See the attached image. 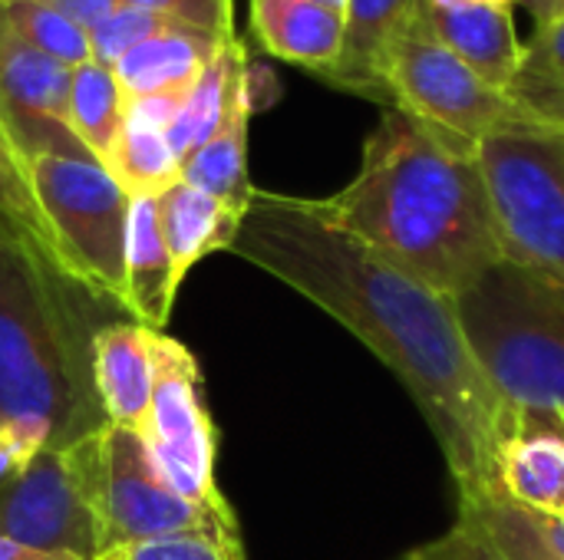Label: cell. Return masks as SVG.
<instances>
[{"mask_svg": "<svg viewBox=\"0 0 564 560\" xmlns=\"http://www.w3.org/2000/svg\"><path fill=\"white\" fill-rule=\"evenodd\" d=\"M558 135H562V142H564V132H558Z\"/></svg>", "mask_w": 564, "mask_h": 560, "instance_id": "40", "label": "cell"}, {"mask_svg": "<svg viewBox=\"0 0 564 560\" xmlns=\"http://www.w3.org/2000/svg\"><path fill=\"white\" fill-rule=\"evenodd\" d=\"M506 261L564 287V142L535 125L489 135L476 149Z\"/></svg>", "mask_w": 564, "mask_h": 560, "instance_id": "7", "label": "cell"}, {"mask_svg": "<svg viewBox=\"0 0 564 560\" xmlns=\"http://www.w3.org/2000/svg\"><path fill=\"white\" fill-rule=\"evenodd\" d=\"M261 46L288 63L327 76L344 53V17L307 0H248Z\"/></svg>", "mask_w": 564, "mask_h": 560, "instance_id": "18", "label": "cell"}, {"mask_svg": "<svg viewBox=\"0 0 564 560\" xmlns=\"http://www.w3.org/2000/svg\"><path fill=\"white\" fill-rule=\"evenodd\" d=\"M126 92L116 73L96 59L83 63L69 76V129L93 162L106 165L122 125H126Z\"/></svg>", "mask_w": 564, "mask_h": 560, "instance_id": "24", "label": "cell"}, {"mask_svg": "<svg viewBox=\"0 0 564 560\" xmlns=\"http://www.w3.org/2000/svg\"><path fill=\"white\" fill-rule=\"evenodd\" d=\"M251 112H254V92L245 96L231 109L225 125L202 149H195L182 162V182H188V185L202 188L205 195L218 198L225 208L238 211L241 218H245V211H248V205L254 198V185H251V172H248Z\"/></svg>", "mask_w": 564, "mask_h": 560, "instance_id": "21", "label": "cell"}, {"mask_svg": "<svg viewBox=\"0 0 564 560\" xmlns=\"http://www.w3.org/2000/svg\"><path fill=\"white\" fill-rule=\"evenodd\" d=\"M20 465H23V462H20V455H17V452L0 439V482H3V479H10Z\"/></svg>", "mask_w": 564, "mask_h": 560, "instance_id": "35", "label": "cell"}, {"mask_svg": "<svg viewBox=\"0 0 564 560\" xmlns=\"http://www.w3.org/2000/svg\"><path fill=\"white\" fill-rule=\"evenodd\" d=\"M152 333L135 320L106 323L89 337L93 389L109 426L142 432L152 399Z\"/></svg>", "mask_w": 564, "mask_h": 560, "instance_id": "13", "label": "cell"}, {"mask_svg": "<svg viewBox=\"0 0 564 560\" xmlns=\"http://www.w3.org/2000/svg\"><path fill=\"white\" fill-rule=\"evenodd\" d=\"M66 281L0 241V439L30 462L106 426Z\"/></svg>", "mask_w": 564, "mask_h": 560, "instance_id": "3", "label": "cell"}, {"mask_svg": "<svg viewBox=\"0 0 564 560\" xmlns=\"http://www.w3.org/2000/svg\"><path fill=\"white\" fill-rule=\"evenodd\" d=\"M397 560H509L502 551H499V545L469 518V515H463L459 512V521L446 531V535H440V538H433V541H426V545H420V548H413V551H406V554H400Z\"/></svg>", "mask_w": 564, "mask_h": 560, "instance_id": "29", "label": "cell"}, {"mask_svg": "<svg viewBox=\"0 0 564 560\" xmlns=\"http://www.w3.org/2000/svg\"><path fill=\"white\" fill-rule=\"evenodd\" d=\"M0 241L17 244L33 261H40L46 271L63 277L50 224H46L43 208L33 191L30 165L10 142L3 125H0Z\"/></svg>", "mask_w": 564, "mask_h": 560, "instance_id": "23", "label": "cell"}, {"mask_svg": "<svg viewBox=\"0 0 564 560\" xmlns=\"http://www.w3.org/2000/svg\"><path fill=\"white\" fill-rule=\"evenodd\" d=\"M86 446L99 558L182 535L212 538L225 548L245 551L238 515L231 508H205L182 498L159 475L139 432L106 422L86 439Z\"/></svg>", "mask_w": 564, "mask_h": 560, "instance_id": "5", "label": "cell"}, {"mask_svg": "<svg viewBox=\"0 0 564 560\" xmlns=\"http://www.w3.org/2000/svg\"><path fill=\"white\" fill-rule=\"evenodd\" d=\"M555 521H562V525H564V515H562V518H555Z\"/></svg>", "mask_w": 564, "mask_h": 560, "instance_id": "39", "label": "cell"}, {"mask_svg": "<svg viewBox=\"0 0 564 560\" xmlns=\"http://www.w3.org/2000/svg\"><path fill=\"white\" fill-rule=\"evenodd\" d=\"M251 92H254L251 63H248L245 43L235 33V36L221 40L212 63L202 69L195 86L185 92V99L165 132L178 162H185L195 149H202L225 125L231 109Z\"/></svg>", "mask_w": 564, "mask_h": 560, "instance_id": "16", "label": "cell"}, {"mask_svg": "<svg viewBox=\"0 0 564 560\" xmlns=\"http://www.w3.org/2000/svg\"><path fill=\"white\" fill-rule=\"evenodd\" d=\"M0 560H86V558H73V554H46V551H33V548H23V545H13V541H3V538H0Z\"/></svg>", "mask_w": 564, "mask_h": 560, "instance_id": "34", "label": "cell"}, {"mask_svg": "<svg viewBox=\"0 0 564 560\" xmlns=\"http://www.w3.org/2000/svg\"><path fill=\"white\" fill-rule=\"evenodd\" d=\"M155 208H159L162 238L169 244L175 274L182 281L202 257L215 251H228L241 224L238 211L225 208L218 198L205 195L188 182H175L169 191H162L155 198Z\"/></svg>", "mask_w": 564, "mask_h": 560, "instance_id": "20", "label": "cell"}, {"mask_svg": "<svg viewBox=\"0 0 564 560\" xmlns=\"http://www.w3.org/2000/svg\"><path fill=\"white\" fill-rule=\"evenodd\" d=\"M506 96L535 129L564 132V13L535 26L522 43V59Z\"/></svg>", "mask_w": 564, "mask_h": 560, "instance_id": "22", "label": "cell"}, {"mask_svg": "<svg viewBox=\"0 0 564 560\" xmlns=\"http://www.w3.org/2000/svg\"><path fill=\"white\" fill-rule=\"evenodd\" d=\"M496 488L529 515H564V413L519 409L516 429L499 452Z\"/></svg>", "mask_w": 564, "mask_h": 560, "instance_id": "12", "label": "cell"}, {"mask_svg": "<svg viewBox=\"0 0 564 560\" xmlns=\"http://www.w3.org/2000/svg\"><path fill=\"white\" fill-rule=\"evenodd\" d=\"M327 211L380 257L446 300L502 264L476 155L449 149L400 109H383L357 175Z\"/></svg>", "mask_w": 564, "mask_h": 560, "instance_id": "2", "label": "cell"}, {"mask_svg": "<svg viewBox=\"0 0 564 560\" xmlns=\"http://www.w3.org/2000/svg\"><path fill=\"white\" fill-rule=\"evenodd\" d=\"M416 20L453 50L469 69L506 92L522 59V40L509 3H433L423 0Z\"/></svg>", "mask_w": 564, "mask_h": 560, "instance_id": "14", "label": "cell"}, {"mask_svg": "<svg viewBox=\"0 0 564 560\" xmlns=\"http://www.w3.org/2000/svg\"><path fill=\"white\" fill-rule=\"evenodd\" d=\"M516 3L529 10V17L535 20V26H545V23L558 20L564 13V0H516Z\"/></svg>", "mask_w": 564, "mask_h": 560, "instance_id": "33", "label": "cell"}, {"mask_svg": "<svg viewBox=\"0 0 564 560\" xmlns=\"http://www.w3.org/2000/svg\"><path fill=\"white\" fill-rule=\"evenodd\" d=\"M182 277L175 274L169 244L162 238L155 198H132L126 231V304L122 310L145 330L165 333L178 297Z\"/></svg>", "mask_w": 564, "mask_h": 560, "instance_id": "15", "label": "cell"}, {"mask_svg": "<svg viewBox=\"0 0 564 560\" xmlns=\"http://www.w3.org/2000/svg\"><path fill=\"white\" fill-rule=\"evenodd\" d=\"M0 17L40 53L76 69L93 59L89 30L43 0H0Z\"/></svg>", "mask_w": 564, "mask_h": 560, "instance_id": "27", "label": "cell"}, {"mask_svg": "<svg viewBox=\"0 0 564 560\" xmlns=\"http://www.w3.org/2000/svg\"><path fill=\"white\" fill-rule=\"evenodd\" d=\"M129 7H142L178 20L192 30H205L215 36H235V0H119Z\"/></svg>", "mask_w": 564, "mask_h": 560, "instance_id": "30", "label": "cell"}, {"mask_svg": "<svg viewBox=\"0 0 564 560\" xmlns=\"http://www.w3.org/2000/svg\"><path fill=\"white\" fill-rule=\"evenodd\" d=\"M99 560H122V558H99Z\"/></svg>", "mask_w": 564, "mask_h": 560, "instance_id": "38", "label": "cell"}, {"mask_svg": "<svg viewBox=\"0 0 564 560\" xmlns=\"http://www.w3.org/2000/svg\"><path fill=\"white\" fill-rule=\"evenodd\" d=\"M307 3H317V7H324V10H330L337 17H347V0H307Z\"/></svg>", "mask_w": 564, "mask_h": 560, "instance_id": "36", "label": "cell"}, {"mask_svg": "<svg viewBox=\"0 0 564 560\" xmlns=\"http://www.w3.org/2000/svg\"><path fill=\"white\" fill-rule=\"evenodd\" d=\"M30 178L56 244L63 281L122 307L132 198L93 158L40 155L30 162Z\"/></svg>", "mask_w": 564, "mask_h": 560, "instance_id": "8", "label": "cell"}, {"mask_svg": "<svg viewBox=\"0 0 564 560\" xmlns=\"http://www.w3.org/2000/svg\"><path fill=\"white\" fill-rule=\"evenodd\" d=\"M69 76L0 17V125L26 158H89L69 129Z\"/></svg>", "mask_w": 564, "mask_h": 560, "instance_id": "11", "label": "cell"}, {"mask_svg": "<svg viewBox=\"0 0 564 560\" xmlns=\"http://www.w3.org/2000/svg\"><path fill=\"white\" fill-rule=\"evenodd\" d=\"M106 558L122 560H245V551L225 548L212 538H198V535H182V538H165V541H149V545H135L126 548L119 554H106Z\"/></svg>", "mask_w": 564, "mask_h": 560, "instance_id": "31", "label": "cell"}, {"mask_svg": "<svg viewBox=\"0 0 564 560\" xmlns=\"http://www.w3.org/2000/svg\"><path fill=\"white\" fill-rule=\"evenodd\" d=\"M102 168L129 198H159L175 182H182V162L172 152L165 132L129 119Z\"/></svg>", "mask_w": 564, "mask_h": 560, "instance_id": "26", "label": "cell"}, {"mask_svg": "<svg viewBox=\"0 0 564 560\" xmlns=\"http://www.w3.org/2000/svg\"><path fill=\"white\" fill-rule=\"evenodd\" d=\"M433 3H509L516 7V0H433Z\"/></svg>", "mask_w": 564, "mask_h": 560, "instance_id": "37", "label": "cell"}, {"mask_svg": "<svg viewBox=\"0 0 564 560\" xmlns=\"http://www.w3.org/2000/svg\"><path fill=\"white\" fill-rule=\"evenodd\" d=\"M453 310L476 366L512 409L564 413V287L502 261Z\"/></svg>", "mask_w": 564, "mask_h": 560, "instance_id": "4", "label": "cell"}, {"mask_svg": "<svg viewBox=\"0 0 564 560\" xmlns=\"http://www.w3.org/2000/svg\"><path fill=\"white\" fill-rule=\"evenodd\" d=\"M228 251L317 304L397 373L426 416L459 498L496 488L519 409L476 366L453 300L367 248L324 198L254 188Z\"/></svg>", "mask_w": 564, "mask_h": 560, "instance_id": "1", "label": "cell"}, {"mask_svg": "<svg viewBox=\"0 0 564 560\" xmlns=\"http://www.w3.org/2000/svg\"><path fill=\"white\" fill-rule=\"evenodd\" d=\"M380 92L383 109H400L466 155H476L489 135L532 125L502 89L469 69L416 17L383 50Z\"/></svg>", "mask_w": 564, "mask_h": 560, "instance_id": "6", "label": "cell"}, {"mask_svg": "<svg viewBox=\"0 0 564 560\" xmlns=\"http://www.w3.org/2000/svg\"><path fill=\"white\" fill-rule=\"evenodd\" d=\"M86 439L66 449H43L0 482L3 541L46 554L99 560Z\"/></svg>", "mask_w": 564, "mask_h": 560, "instance_id": "10", "label": "cell"}, {"mask_svg": "<svg viewBox=\"0 0 564 560\" xmlns=\"http://www.w3.org/2000/svg\"><path fill=\"white\" fill-rule=\"evenodd\" d=\"M420 3L423 0H347L344 53L324 79L357 96L383 102L380 92L383 50L420 13Z\"/></svg>", "mask_w": 564, "mask_h": 560, "instance_id": "19", "label": "cell"}, {"mask_svg": "<svg viewBox=\"0 0 564 560\" xmlns=\"http://www.w3.org/2000/svg\"><path fill=\"white\" fill-rule=\"evenodd\" d=\"M459 512L469 515L509 560H564L562 521L522 512L499 488L459 498Z\"/></svg>", "mask_w": 564, "mask_h": 560, "instance_id": "25", "label": "cell"}, {"mask_svg": "<svg viewBox=\"0 0 564 560\" xmlns=\"http://www.w3.org/2000/svg\"><path fill=\"white\" fill-rule=\"evenodd\" d=\"M175 26H185V23L169 20V17L152 13V10H142V7L119 3L109 17H102L96 26H89V53L96 63L112 69L132 46H139L159 33H169Z\"/></svg>", "mask_w": 564, "mask_h": 560, "instance_id": "28", "label": "cell"}, {"mask_svg": "<svg viewBox=\"0 0 564 560\" xmlns=\"http://www.w3.org/2000/svg\"><path fill=\"white\" fill-rule=\"evenodd\" d=\"M152 399L142 442L159 475L188 502L205 508H231L218 488V436L205 406V373L188 347L165 333H152Z\"/></svg>", "mask_w": 564, "mask_h": 560, "instance_id": "9", "label": "cell"}, {"mask_svg": "<svg viewBox=\"0 0 564 560\" xmlns=\"http://www.w3.org/2000/svg\"><path fill=\"white\" fill-rule=\"evenodd\" d=\"M43 3L56 7L59 13H66L69 20H76L86 30L96 26L102 17H109L119 7V0H43Z\"/></svg>", "mask_w": 564, "mask_h": 560, "instance_id": "32", "label": "cell"}, {"mask_svg": "<svg viewBox=\"0 0 564 560\" xmlns=\"http://www.w3.org/2000/svg\"><path fill=\"white\" fill-rule=\"evenodd\" d=\"M228 36H215L192 26H175L169 33H159L139 46H132L116 66V79L126 92V102L152 99V96H172L185 99V92L195 86L202 69L212 63L215 50Z\"/></svg>", "mask_w": 564, "mask_h": 560, "instance_id": "17", "label": "cell"}]
</instances>
